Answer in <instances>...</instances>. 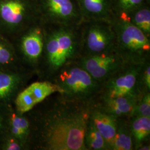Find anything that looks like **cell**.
Segmentation results:
<instances>
[{"instance_id": "cb8c5ba5", "label": "cell", "mask_w": 150, "mask_h": 150, "mask_svg": "<svg viewBox=\"0 0 150 150\" xmlns=\"http://www.w3.org/2000/svg\"><path fill=\"white\" fill-rule=\"evenodd\" d=\"M13 105L0 103V147L9 132V121Z\"/></svg>"}, {"instance_id": "ac0fdd59", "label": "cell", "mask_w": 150, "mask_h": 150, "mask_svg": "<svg viewBox=\"0 0 150 150\" xmlns=\"http://www.w3.org/2000/svg\"><path fill=\"white\" fill-rule=\"evenodd\" d=\"M134 145L129 126V118L118 117L116 132L110 150H133Z\"/></svg>"}, {"instance_id": "5bb4252c", "label": "cell", "mask_w": 150, "mask_h": 150, "mask_svg": "<svg viewBox=\"0 0 150 150\" xmlns=\"http://www.w3.org/2000/svg\"><path fill=\"white\" fill-rule=\"evenodd\" d=\"M141 96H125L98 99L95 102L105 111L117 118H129L132 115Z\"/></svg>"}, {"instance_id": "30bf717a", "label": "cell", "mask_w": 150, "mask_h": 150, "mask_svg": "<svg viewBox=\"0 0 150 150\" xmlns=\"http://www.w3.org/2000/svg\"><path fill=\"white\" fill-rule=\"evenodd\" d=\"M75 62L95 79L102 83L126 64L116 50L82 56Z\"/></svg>"}, {"instance_id": "5b68a950", "label": "cell", "mask_w": 150, "mask_h": 150, "mask_svg": "<svg viewBox=\"0 0 150 150\" xmlns=\"http://www.w3.org/2000/svg\"><path fill=\"white\" fill-rule=\"evenodd\" d=\"M38 20L36 0H0V34L11 42Z\"/></svg>"}, {"instance_id": "603a6c76", "label": "cell", "mask_w": 150, "mask_h": 150, "mask_svg": "<svg viewBox=\"0 0 150 150\" xmlns=\"http://www.w3.org/2000/svg\"><path fill=\"white\" fill-rule=\"evenodd\" d=\"M36 105L26 87L17 95L13 103V106L16 112L21 115L29 112Z\"/></svg>"}, {"instance_id": "6da1fadb", "label": "cell", "mask_w": 150, "mask_h": 150, "mask_svg": "<svg viewBox=\"0 0 150 150\" xmlns=\"http://www.w3.org/2000/svg\"><path fill=\"white\" fill-rule=\"evenodd\" d=\"M91 105L66 100L59 92L38 103L26 113L27 150H86L84 136Z\"/></svg>"}, {"instance_id": "44dd1931", "label": "cell", "mask_w": 150, "mask_h": 150, "mask_svg": "<svg viewBox=\"0 0 150 150\" xmlns=\"http://www.w3.org/2000/svg\"><path fill=\"white\" fill-rule=\"evenodd\" d=\"M84 143L86 150H108L102 134L90 118V116L84 136Z\"/></svg>"}, {"instance_id": "8992f818", "label": "cell", "mask_w": 150, "mask_h": 150, "mask_svg": "<svg viewBox=\"0 0 150 150\" xmlns=\"http://www.w3.org/2000/svg\"><path fill=\"white\" fill-rule=\"evenodd\" d=\"M80 28V56L115 50L116 34L112 22L84 21Z\"/></svg>"}, {"instance_id": "9a60e30c", "label": "cell", "mask_w": 150, "mask_h": 150, "mask_svg": "<svg viewBox=\"0 0 150 150\" xmlns=\"http://www.w3.org/2000/svg\"><path fill=\"white\" fill-rule=\"evenodd\" d=\"M30 133V125L27 114L16 112L13 106L11 108L8 134L18 139L27 150V144Z\"/></svg>"}, {"instance_id": "ba28073f", "label": "cell", "mask_w": 150, "mask_h": 150, "mask_svg": "<svg viewBox=\"0 0 150 150\" xmlns=\"http://www.w3.org/2000/svg\"><path fill=\"white\" fill-rule=\"evenodd\" d=\"M39 20L44 25L79 26L82 17L77 0H36Z\"/></svg>"}, {"instance_id": "d4e9b609", "label": "cell", "mask_w": 150, "mask_h": 150, "mask_svg": "<svg viewBox=\"0 0 150 150\" xmlns=\"http://www.w3.org/2000/svg\"><path fill=\"white\" fill-rule=\"evenodd\" d=\"M132 116L150 117V91L144 92L139 97Z\"/></svg>"}, {"instance_id": "3957f363", "label": "cell", "mask_w": 150, "mask_h": 150, "mask_svg": "<svg viewBox=\"0 0 150 150\" xmlns=\"http://www.w3.org/2000/svg\"><path fill=\"white\" fill-rule=\"evenodd\" d=\"M51 81L59 87L64 99L85 105L96 101L102 85L76 62L59 70Z\"/></svg>"}, {"instance_id": "484cf974", "label": "cell", "mask_w": 150, "mask_h": 150, "mask_svg": "<svg viewBox=\"0 0 150 150\" xmlns=\"http://www.w3.org/2000/svg\"><path fill=\"white\" fill-rule=\"evenodd\" d=\"M139 87L144 93L150 91V59L142 65L139 74Z\"/></svg>"}, {"instance_id": "9c48e42d", "label": "cell", "mask_w": 150, "mask_h": 150, "mask_svg": "<svg viewBox=\"0 0 150 150\" xmlns=\"http://www.w3.org/2000/svg\"><path fill=\"white\" fill-rule=\"evenodd\" d=\"M144 64H125L102 83L98 99L142 95L143 93L139 87V74Z\"/></svg>"}, {"instance_id": "ffe728a7", "label": "cell", "mask_w": 150, "mask_h": 150, "mask_svg": "<svg viewBox=\"0 0 150 150\" xmlns=\"http://www.w3.org/2000/svg\"><path fill=\"white\" fill-rule=\"evenodd\" d=\"M26 88L36 105L54 93L61 92L60 88L56 84L48 80L33 82L27 86Z\"/></svg>"}, {"instance_id": "277c9868", "label": "cell", "mask_w": 150, "mask_h": 150, "mask_svg": "<svg viewBox=\"0 0 150 150\" xmlns=\"http://www.w3.org/2000/svg\"><path fill=\"white\" fill-rule=\"evenodd\" d=\"M115 50L125 64H142L150 59V38L127 19L114 16Z\"/></svg>"}, {"instance_id": "e0dca14e", "label": "cell", "mask_w": 150, "mask_h": 150, "mask_svg": "<svg viewBox=\"0 0 150 150\" xmlns=\"http://www.w3.org/2000/svg\"><path fill=\"white\" fill-rule=\"evenodd\" d=\"M23 69H26L18 59L12 42L0 34V70Z\"/></svg>"}, {"instance_id": "7a4b0ae2", "label": "cell", "mask_w": 150, "mask_h": 150, "mask_svg": "<svg viewBox=\"0 0 150 150\" xmlns=\"http://www.w3.org/2000/svg\"><path fill=\"white\" fill-rule=\"evenodd\" d=\"M80 26L44 25L43 54L36 75L41 80L51 81L59 70L80 57Z\"/></svg>"}, {"instance_id": "4316f807", "label": "cell", "mask_w": 150, "mask_h": 150, "mask_svg": "<svg viewBox=\"0 0 150 150\" xmlns=\"http://www.w3.org/2000/svg\"><path fill=\"white\" fill-rule=\"evenodd\" d=\"M0 150H25V149L18 139L8 134L1 146Z\"/></svg>"}, {"instance_id": "4fadbf2b", "label": "cell", "mask_w": 150, "mask_h": 150, "mask_svg": "<svg viewBox=\"0 0 150 150\" xmlns=\"http://www.w3.org/2000/svg\"><path fill=\"white\" fill-rule=\"evenodd\" d=\"M82 22L104 20L112 22L113 13L111 0H77Z\"/></svg>"}, {"instance_id": "2e32d148", "label": "cell", "mask_w": 150, "mask_h": 150, "mask_svg": "<svg viewBox=\"0 0 150 150\" xmlns=\"http://www.w3.org/2000/svg\"><path fill=\"white\" fill-rule=\"evenodd\" d=\"M129 123L134 150H138L150 139V117L132 116L129 117Z\"/></svg>"}, {"instance_id": "8fae6325", "label": "cell", "mask_w": 150, "mask_h": 150, "mask_svg": "<svg viewBox=\"0 0 150 150\" xmlns=\"http://www.w3.org/2000/svg\"><path fill=\"white\" fill-rule=\"evenodd\" d=\"M35 74L27 69L0 70V103L13 105L17 95Z\"/></svg>"}, {"instance_id": "7402d4cb", "label": "cell", "mask_w": 150, "mask_h": 150, "mask_svg": "<svg viewBox=\"0 0 150 150\" xmlns=\"http://www.w3.org/2000/svg\"><path fill=\"white\" fill-rule=\"evenodd\" d=\"M147 4H150V0H111L113 16L126 15Z\"/></svg>"}, {"instance_id": "7c38bea8", "label": "cell", "mask_w": 150, "mask_h": 150, "mask_svg": "<svg viewBox=\"0 0 150 150\" xmlns=\"http://www.w3.org/2000/svg\"><path fill=\"white\" fill-rule=\"evenodd\" d=\"M90 118L102 134L107 149L110 150L116 132L118 118L105 111L95 102L91 105Z\"/></svg>"}, {"instance_id": "83f0119b", "label": "cell", "mask_w": 150, "mask_h": 150, "mask_svg": "<svg viewBox=\"0 0 150 150\" xmlns=\"http://www.w3.org/2000/svg\"><path fill=\"white\" fill-rule=\"evenodd\" d=\"M139 150H150V144H146L145 145H142L141 147H139Z\"/></svg>"}, {"instance_id": "d6986e66", "label": "cell", "mask_w": 150, "mask_h": 150, "mask_svg": "<svg viewBox=\"0 0 150 150\" xmlns=\"http://www.w3.org/2000/svg\"><path fill=\"white\" fill-rule=\"evenodd\" d=\"M114 16L127 19L150 38V4L141 6L126 15Z\"/></svg>"}, {"instance_id": "52a82bcc", "label": "cell", "mask_w": 150, "mask_h": 150, "mask_svg": "<svg viewBox=\"0 0 150 150\" xmlns=\"http://www.w3.org/2000/svg\"><path fill=\"white\" fill-rule=\"evenodd\" d=\"M44 41V25L40 20L12 41L22 65L35 75H37L42 59Z\"/></svg>"}]
</instances>
